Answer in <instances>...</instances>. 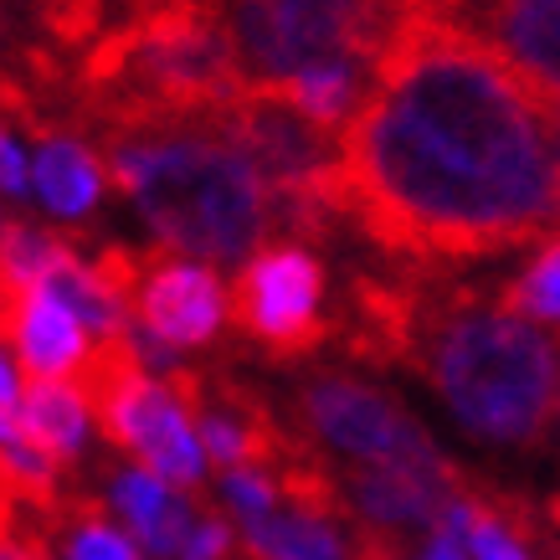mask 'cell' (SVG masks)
I'll list each match as a JSON object with an SVG mask.
<instances>
[{"instance_id": "obj_1", "label": "cell", "mask_w": 560, "mask_h": 560, "mask_svg": "<svg viewBox=\"0 0 560 560\" xmlns=\"http://www.w3.org/2000/svg\"><path fill=\"white\" fill-rule=\"evenodd\" d=\"M345 217L407 268L560 232L556 98L438 11L396 32L340 135Z\"/></svg>"}, {"instance_id": "obj_2", "label": "cell", "mask_w": 560, "mask_h": 560, "mask_svg": "<svg viewBox=\"0 0 560 560\" xmlns=\"http://www.w3.org/2000/svg\"><path fill=\"white\" fill-rule=\"evenodd\" d=\"M340 340L371 365H407L438 390L463 432L499 447H540L560 407L556 340L474 289L432 272H360L340 308Z\"/></svg>"}, {"instance_id": "obj_3", "label": "cell", "mask_w": 560, "mask_h": 560, "mask_svg": "<svg viewBox=\"0 0 560 560\" xmlns=\"http://www.w3.org/2000/svg\"><path fill=\"white\" fill-rule=\"evenodd\" d=\"M108 175L171 253L242 262L278 221L268 180L211 119L114 129Z\"/></svg>"}, {"instance_id": "obj_4", "label": "cell", "mask_w": 560, "mask_h": 560, "mask_svg": "<svg viewBox=\"0 0 560 560\" xmlns=\"http://www.w3.org/2000/svg\"><path fill=\"white\" fill-rule=\"evenodd\" d=\"M232 32L237 62L253 88H283L314 68L386 57L396 32L422 5L417 0H217Z\"/></svg>"}, {"instance_id": "obj_5", "label": "cell", "mask_w": 560, "mask_h": 560, "mask_svg": "<svg viewBox=\"0 0 560 560\" xmlns=\"http://www.w3.org/2000/svg\"><path fill=\"white\" fill-rule=\"evenodd\" d=\"M72 386L83 390L88 417L98 422L103 438L119 453H129L144 474L165 478L175 489L206 483L211 463H206L201 432L190 422V411L180 407V396L160 375H150L135 329L93 345V355Z\"/></svg>"}, {"instance_id": "obj_6", "label": "cell", "mask_w": 560, "mask_h": 560, "mask_svg": "<svg viewBox=\"0 0 560 560\" xmlns=\"http://www.w3.org/2000/svg\"><path fill=\"white\" fill-rule=\"evenodd\" d=\"M293 417L314 447H329L365 463H427L442 458V447L427 438V427L411 417L396 396L345 371H314L293 386Z\"/></svg>"}, {"instance_id": "obj_7", "label": "cell", "mask_w": 560, "mask_h": 560, "mask_svg": "<svg viewBox=\"0 0 560 560\" xmlns=\"http://www.w3.org/2000/svg\"><path fill=\"white\" fill-rule=\"evenodd\" d=\"M232 324L272 360L314 355L335 324L324 319V262L304 242H272L232 283Z\"/></svg>"}, {"instance_id": "obj_8", "label": "cell", "mask_w": 560, "mask_h": 560, "mask_svg": "<svg viewBox=\"0 0 560 560\" xmlns=\"http://www.w3.org/2000/svg\"><path fill=\"white\" fill-rule=\"evenodd\" d=\"M232 314V299L221 289V278L196 257H165L144 253L139 278L129 293V319L139 324L135 335L154 350H201L221 335V324Z\"/></svg>"}, {"instance_id": "obj_9", "label": "cell", "mask_w": 560, "mask_h": 560, "mask_svg": "<svg viewBox=\"0 0 560 560\" xmlns=\"http://www.w3.org/2000/svg\"><path fill=\"white\" fill-rule=\"evenodd\" d=\"M0 340L16 345L21 371L32 381H78L93 355V329L78 319V308L47 283L5 293L0 289Z\"/></svg>"}, {"instance_id": "obj_10", "label": "cell", "mask_w": 560, "mask_h": 560, "mask_svg": "<svg viewBox=\"0 0 560 560\" xmlns=\"http://www.w3.org/2000/svg\"><path fill=\"white\" fill-rule=\"evenodd\" d=\"M463 489H468V478L447 453L427 463H365L345 478L350 510H360L365 525L396 529V535L411 525H438V514Z\"/></svg>"}, {"instance_id": "obj_11", "label": "cell", "mask_w": 560, "mask_h": 560, "mask_svg": "<svg viewBox=\"0 0 560 560\" xmlns=\"http://www.w3.org/2000/svg\"><path fill=\"white\" fill-rule=\"evenodd\" d=\"M438 16L483 36L529 83L560 93V0H458Z\"/></svg>"}, {"instance_id": "obj_12", "label": "cell", "mask_w": 560, "mask_h": 560, "mask_svg": "<svg viewBox=\"0 0 560 560\" xmlns=\"http://www.w3.org/2000/svg\"><path fill=\"white\" fill-rule=\"evenodd\" d=\"M108 499H114V510L124 514V525L135 529V540L144 545L154 560H186L201 514L175 493V483L144 474V468H124V474H114V483H108Z\"/></svg>"}, {"instance_id": "obj_13", "label": "cell", "mask_w": 560, "mask_h": 560, "mask_svg": "<svg viewBox=\"0 0 560 560\" xmlns=\"http://www.w3.org/2000/svg\"><path fill=\"white\" fill-rule=\"evenodd\" d=\"M108 190V171L98 154L72 135H42L32 154V196L51 217H88Z\"/></svg>"}, {"instance_id": "obj_14", "label": "cell", "mask_w": 560, "mask_h": 560, "mask_svg": "<svg viewBox=\"0 0 560 560\" xmlns=\"http://www.w3.org/2000/svg\"><path fill=\"white\" fill-rule=\"evenodd\" d=\"M21 432L57 468H72L88 438V401L72 381H26L21 390Z\"/></svg>"}, {"instance_id": "obj_15", "label": "cell", "mask_w": 560, "mask_h": 560, "mask_svg": "<svg viewBox=\"0 0 560 560\" xmlns=\"http://www.w3.org/2000/svg\"><path fill=\"white\" fill-rule=\"evenodd\" d=\"M32 520V514H26ZM47 540L62 545V556L68 560H139L135 540L124 535V529H114V520H108V504L103 499H88V493H78V499H62V510L47 514V520H32Z\"/></svg>"}, {"instance_id": "obj_16", "label": "cell", "mask_w": 560, "mask_h": 560, "mask_svg": "<svg viewBox=\"0 0 560 560\" xmlns=\"http://www.w3.org/2000/svg\"><path fill=\"white\" fill-rule=\"evenodd\" d=\"M499 304L529 324L560 329V232L529 257L525 268L514 272L504 289H499Z\"/></svg>"}, {"instance_id": "obj_17", "label": "cell", "mask_w": 560, "mask_h": 560, "mask_svg": "<svg viewBox=\"0 0 560 560\" xmlns=\"http://www.w3.org/2000/svg\"><path fill=\"white\" fill-rule=\"evenodd\" d=\"M32 5L57 47L88 51L103 32H114V0H32Z\"/></svg>"}, {"instance_id": "obj_18", "label": "cell", "mask_w": 560, "mask_h": 560, "mask_svg": "<svg viewBox=\"0 0 560 560\" xmlns=\"http://www.w3.org/2000/svg\"><path fill=\"white\" fill-rule=\"evenodd\" d=\"M221 493H226V504L242 514V525L268 520V514H278V504H283L272 474H262V468H232V474L221 478Z\"/></svg>"}, {"instance_id": "obj_19", "label": "cell", "mask_w": 560, "mask_h": 560, "mask_svg": "<svg viewBox=\"0 0 560 560\" xmlns=\"http://www.w3.org/2000/svg\"><path fill=\"white\" fill-rule=\"evenodd\" d=\"M0 190L5 196H26L32 190V160H26V150L16 144V135L0 124Z\"/></svg>"}, {"instance_id": "obj_20", "label": "cell", "mask_w": 560, "mask_h": 560, "mask_svg": "<svg viewBox=\"0 0 560 560\" xmlns=\"http://www.w3.org/2000/svg\"><path fill=\"white\" fill-rule=\"evenodd\" d=\"M232 550H237L232 525H226V520H217V514H201V525H196V535H190L186 560H226Z\"/></svg>"}, {"instance_id": "obj_21", "label": "cell", "mask_w": 560, "mask_h": 560, "mask_svg": "<svg viewBox=\"0 0 560 560\" xmlns=\"http://www.w3.org/2000/svg\"><path fill=\"white\" fill-rule=\"evenodd\" d=\"M47 545H51L47 535H42V529H36L32 520H26L16 540H5V545H0V560H51Z\"/></svg>"}, {"instance_id": "obj_22", "label": "cell", "mask_w": 560, "mask_h": 560, "mask_svg": "<svg viewBox=\"0 0 560 560\" xmlns=\"http://www.w3.org/2000/svg\"><path fill=\"white\" fill-rule=\"evenodd\" d=\"M556 427H560V407H556Z\"/></svg>"}]
</instances>
